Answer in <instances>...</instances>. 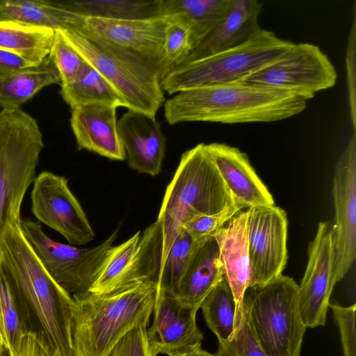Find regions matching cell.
Returning <instances> with one entry per match:
<instances>
[{"mask_svg": "<svg viewBox=\"0 0 356 356\" xmlns=\"http://www.w3.org/2000/svg\"><path fill=\"white\" fill-rule=\"evenodd\" d=\"M0 267L16 298L26 334L38 337L52 356H73L72 297L42 267L19 224L8 229Z\"/></svg>", "mask_w": 356, "mask_h": 356, "instance_id": "obj_1", "label": "cell"}, {"mask_svg": "<svg viewBox=\"0 0 356 356\" xmlns=\"http://www.w3.org/2000/svg\"><path fill=\"white\" fill-rule=\"evenodd\" d=\"M307 101L286 91L243 81L188 89L164 102L170 125L184 122H272L302 113Z\"/></svg>", "mask_w": 356, "mask_h": 356, "instance_id": "obj_2", "label": "cell"}, {"mask_svg": "<svg viewBox=\"0 0 356 356\" xmlns=\"http://www.w3.org/2000/svg\"><path fill=\"white\" fill-rule=\"evenodd\" d=\"M158 284L141 283L113 293L72 296L73 356H108L115 344L154 312Z\"/></svg>", "mask_w": 356, "mask_h": 356, "instance_id": "obj_3", "label": "cell"}, {"mask_svg": "<svg viewBox=\"0 0 356 356\" xmlns=\"http://www.w3.org/2000/svg\"><path fill=\"white\" fill-rule=\"evenodd\" d=\"M234 202L205 144L184 152L167 186L156 220L163 234L161 270L175 239L188 222L218 213Z\"/></svg>", "mask_w": 356, "mask_h": 356, "instance_id": "obj_4", "label": "cell"}, {"mask_svg": "<svg viewBox=\"0 0 356 356\" xmlns=\"http://www.w3.org/2000/svg\"><path fill=\"white\" fill-rule=\"evenodd\" d=\"M83 60L117 90L128 110L156 115L165 102L157 59L77 29L58 30Z\"/></svg>", "mask_w": 356, "mask_h": 356, "instance_id": "obj_5", "label": "cell"}, {"mask_svg": "<svg viewBox=\"0 0 356 356\" xmlns=\"http://www.w3.org/2000/svg\"><path fill=\"white\" fill-rule=\"evenodd\" d=\"M44 147L36 120L20 108L0 112V255L8 229L19 224L24 195Z\"/></svg>", "mask_w": 356, "mask_h": 356, "instance_id": "obj_6", "label": "cell"}, {"mask_svg": "<svg viewBox=\"0 0 356 356\" xmlns=\"http://www.w3.org/2000/svg\"><path fill=\"white\" fill-rule=\"evenodd\" d=\"M293 44L262 29L239 46L177 67L161 80V86L172 95L241 81L281 57Z\"/></svg>", "mask_w": 356, "mask_h": 356, "instance_id": "obj_7", "label": "cell"}, {"mask_svg": "<svg viewBox=\"0 0 356 356\" xmlns=\"http://www.w3.org/2000/svg\"><path fill=\"white\" fill-rule=\"evenodd\" d=\"M247 304L253 331L268 356H300L307 327L299 307L298 284L281 275L248 287Z\"/></svg>", "mask_w": 356, "mask_h": 356, "instance_id": "obj_8", "label": "cell"}, {"mask_svg": "<svg viewBox=\"0 0 356 356\" xmlns=\"http://www.w3.org/2000/svg\"><path fill=\"white\" fill-rule=\"evenodd\" d=\"M19 226L42 267L71 296L88 291L118 234L117 228L97 246L81 248L51 239L30 218H21Z\"/></svg>", "mask_w": 356, "mask_h": 356, "instance_id": "obj_9", "label": "cell"}, {"mask_svg": "<svg viewBox=\"0 0 356 356\" xmlns=\"http://www.w3.org/2000/svg\"><path fill=\"white\" fill-rule=\"evenodd\" d=\"M337 70L328 56L314 44L293 45L281 57L243 81L291 93L306 101L335 86Z\"/></svg>", "mask_w": 356, "mask_h": 356, "instance_id": "obj_10", "label": "cell"}, {"mask_svg": "<svg viewBox=\"0 0 356 356\" xmlns=\"http://www.w3.org/2000/svg\"><path fill=\"white\" fill-rule=\"evenodd\" d=\"M246 210L250 287L282 275L288 259V218L286 211L275 204Z\"/></svg>", "mask_w": 356, "mask_h": 356, "instance_id": "obj_11", "label": "cell"}, {"mask_svg": "<svg viewBox=\"0 0 356 356\" xmlns=\"http://www.w3.org/2000/svg\"><path fill=\"white\" fill-rule=\"evenodd\" d=\"M31 211L38 221L60 233L72 245H85L95 237L68 180L63 176L43 171L35 178Z\"/></svg>", "mask_w": 356, "mask_h": 356, "instance_id": "obj_12", "label": "cell"}, {"mask_svg": "<svg viewBox=\"0 0 356 356\" xmlns=\"http://www.w3.org/2000/svg\"><path fill=\"white\" fill-rule=\"evenodd\" d=\"M334 264L332 226L321 222L309 243L307 265L298 285L299 307L307 328L325 325L330 296L337 284Z\"/></svg>", "mask_w": 356, "mask_h": 356, "instance_id": "obj_13", "label": "cell"}, {"mask_svg": "<svg viewBox=\"0 0 356 356\" xmlns=\"http://www.w3.org/2000/svg\"><path fill=\"white\" fill-rule=\"evenodd\" d=\"M334 207V274L340 282L356 257V134L353 133L335 167L332 182Z\"/></svg>", "mask_w": 356, "mask_h": 356, "instance_id": "obj_14", "label": "cell"}, {"mask_svg": "<svg viewBox=\"0 0 356 356\" xmlns=\"http://www.w3.org/2000/svg\"><path fill=\"white\" fill-rule=\"evenodd\" d=\"M197 312L179 302L174 293L158 289L154 319L147 330L152 355H170L201 346L204 335L196 324Z\"/></svg>", "mask_w": 356, "mask_h": 356, "instance_id": "obj_15", "label": "cell"}, {"mask_svg": "<svg viewBox=\"0 0 356 356\" xmlns=\"http://www.w3.org/2000/svg\"><path fill=\"white\" fill-rule=\"evenodd\" d=\"M171 15L139 19H110L79 15L77 29L142 56L158 59Z\"/></svg>", "mask_w": 356, "mask_h": 356, "instance_id": "obj_16", "label": "cell"}, {"mask_svg": "<svg viewBox=\"0 0 356 356\" xmlns=\"http://www.w3.org/2000/svg\"><path fill=\"white\" fill-rule=\"evenodd\" d=\"M205 149L236 202L244 209L275 204L245 153L219 143L205 144Z\"/></svg>", "mask_w": 356, "mask_h": 356, "instance_id": "obj_17", "label": "cell"}, {"mask_svg": "<svg viewBox=\"0 0 356 356\" xmlns=\"http://www.w3.org/2000/svg\"><path fill=\"white\" fill-rule=\"evenodd\" d=\"M129 166L140 173L157 175L165 150V137L154 116L128 110L118 122Z\"/></svg>", "mask_w": 356, "mask_h": 356, "instance_id": "obj_18", "label": "cell"}, {"mask_svg": "<svg viewBox=\"0 0 356 356\" xmlns=\"http://www.w3.org/2000/svg\"><path fill=\"white\" fill-rule=\"evenodd\" d=\"M116 109L114 106L102 104L71 108L70 124L79 150L93 152L111 160L126 159Z\"/></svg>", "mask_w": 356, "mask_h": 356, "instance_id": "obj_19", "label": "cell"}, {"mask_svg": "<svg viewBox=\"0 0 356 356\" xmlns=\"http://www.w3.org/2000/svg\"><path fill=\"white\" fill-rule=\"evenodd\" d=\"M262 3L257 0H232L223 19L191 52L183 64L236 47L254 37L262 30L259 24Z\"/></svg>", "mask_w": 356, "mask_h": 356, "instance_id": "obj_20", "label": "cell"}, {"mask_svg": "<svg viewBox=\"0 0 356 356\" xmlns=\"http://www.w3.org/2000/svg\"><path fill=\"white\" fill-rule=\"evenodd\" d=\"M247 210L238 211L213 236L219 248L222 269L236 302V309L243 304L250 277L248 252Z\"/></svg>", "mask_w": 356, "mask_h": 356, "instance_id": "obj_21", "label": "cell"}, {"mask_svg": "<svg viewBox=\"0 0 356 356\" xmlns=\"http://www.w3.org/2000/svg\"><path fill=\"white\" fill-rule=\"evenodd\" d=\"M224 277L215 238L197 241L175 295L182 305L198 310L206 296Z\"/></svg>", "mask_w": 356, "mask_h": 356, "instance_id": "obj_22", "label": "cell"}, {"mask_svg": "<svg viewBox=\"0 0 356 356\" xmlns=\"http://www.w3.org/2000/svg\"><path fill=\"white\" fill-rule=\"evenodd\" d=\"M162 248V228L160 222L156 220L140 235L134 257L107 294L123 291L141 283L153 282L158 284Z\"/></svg>", "mask_w": 356, "mask_h": 356, "instance_id": "obj_23", "label": "cell"}, {"mask_svg": "<svg viewBox=\"0 0 356 356\" xmlns=\"http://www.w3.org/2000/svg\"><path fill=\"white\" fill-rule=\"evenodd\" d=\"M79 17L63 1L0 0V20L57 31L74 29Z\"/></svg>", "mask_w": 356, "mask_h": 356, "instance_id": "obj_24", "label": "cell"}, {"mask_svg": "<svg viewBox=\"0 0 356 356\" xmlns=\"http://www.w3.org/2000/svg\"><path fill=\"white\" fill-rule=\"evenodd\" d=\"M61 85L58 71L48 55L38 65L26 67L0 77V107L19 108L43 88Z\"/></svg>", "mask_w": 356, "mask_h": 356, "instance_id": "obj_25", "label": "cell"}, {"mask_svg": "<svg viewBox=\"0 0 356 356\" xmlns=\"http://www.w3.org/2000/svg\"><path fill=\"white\" fill-rule=\"evenodd\" d=\"M231 3L232 0H161V16L180 15L190 25L196 47L223 19Z\"/></svg>", "mask_w": 356, "mask_h": 356, "instance_id": "obj_26", "label": "cell"}, {"mask_svg": "<svg viewBox=\"0 0 356 356\" xmlns=\"http://www.w3.org/2000/svg\"><path fill=\"white\" fill-rule=\"evenodd\" d=\"M55 31L0 20V49L16 54L33 65L49 54Z\"/></svg>", "mask_w": 356, "mask_h": 356, "instance_id": "obj_27", "label": "cell"}, {"mask_svg": "<svg viewBox=\"0 0 356 356\" xmlns=\"http://www.w3.org/2000/svg\"><path fill=\"white\" fill-rule=\"evenodd\" d=\"M60 94L71 108L96 104L126 108L117 90L86 61L76 78L69 84L61 86Z\"/></svg>", "mask_w": 356, "mask_h": 356, "instance_id": "obj_28", "label": "cell"}, {"mask_svg": "<svg viewBox=\"0 0 356 356\" xmlns=\"http://www.w3.org/2000/svg\"><path fill=\"white\" fill-rule=\"evenodd\" d=\"M75 13L110 19H139L161 16V0H79L63 1Z\"/></svg>", "mask_w": 356, "mask_h": 356, "instance_id": "obj_29", "label": "cell"}, {"mask_svg": "<svg viewBox=\"0 0 356 356\" xmlns=\"http://www.w3.org/2000/svg\"><path fill=\"white\" fill-rule=\"evenodd\" d=\"M208 327L218 341L232 336L236 321V302L232 289L224 277L206 296L200 305Z\"/></svg>", "mask_w": 356, "mask_h": 356, "instance_id": "obj_30", "label": "cell"}, {"mask_svg": "<svg viewBox=\"0 0 356 356\" xmlns=\"http://www.w3.org/2000/svg\"><path fill=\"white\" fill-rule=\"evenodd\" d=\"M157 65L160 81L184 63L195 49L190 25L179 15H171Z\"/></svg>", "mask_w": 356, "mask_h": 356, "instance_id": "obj_31", "label": "cell"}, {"mask_svg": "<svg viewBox=\"0 0 356 356\" xmlns=\"http://www.w3.org/2000/svg\"><path fill=\"white\" fill-rule=\"evenodd\" d=\"M24 334L16 298L0 267V344L9 350L10 356H16Z\"/></svg>", "mask_w": 356, "mask_h": 356, "instance_id": "obj_32", "label": "cell"}, {"mask_svg": "<svg viewBox=\"0 0 356 356\" xmlns=\"http://www.w3.org/2000/svg\"><path fill=\"white\" fill-rule=\"evenodd\" d=\"M138 232L124 243L111 247L106 252L99 273L88 292L107 294L118 277L127 268L134 257L140 238Z\"/></svg>", "mask_w": 356, "mask_h": 356, "instance_id": "obj_33", "label": "cell"}, {"mask_svg": "<svg viewBox=\"0 0 356 356\" xmlns=\"http://www.w3.org/2000/svg\"><path fill=\"white\" fill-rule=\"evenodd\" d=\"M214 356H268L253 331L248 307L243 300L242 306L236 309L232 336L227 341H218Z\"/></svg>", "mask_w": 356, "mask_h": 356, "instance_id": "obj_34", "label": "cell"}, {"mask_svg": "<svg viewBox=\"0 0 356 356\" xmlns=\"http://www.w3.org/2000/svg\"><path fill=\"white\" fill-rule=\"evenodd\" d=\"M196 243L185 229L177 235L161 270L158 289L175 293Z\"/></svg>", "mask_w": 356, "mask_h": 356, "instance_id": "obj_35", "label": "cell"}, {"mask_svg": "<svg viewBox=\"0 0 356 356\" xmlns=\"http://www.w3.org/2000/svg\"><path fill=\"white\" fill-rule=\"evenodd\" d=\"M58 71L61 86L71 83L81 70L85 60L65 40L59 31H55L49 54Z\"/></svg>", "mask_w": 356, "mask_h": 356, "instance_id": "obj_36", "label": "cell"}, {"mask_svg": "<svg viewBox=\"0 0 356 356\" xmlns=\"http://www.w3.org/2000/svg\"><path fill=\"white\" fill-rule=\"evenodd\" d=\"M243 209L244 208L241 205L234 202L218 213L201 216L195 218L188 222L184 229L195 241L213 237L219 229Z\"/></svg>", "mask_w": 356, "mask_h": 356, "instance_id": "obj_37", "label": "cell"}, {"mask_svg": "<svg viewBox=\"0 0 356 356\" xmlns=\"http://www.w3.org/2000/svg\"><path fill=\"white\" fill-rule=\"evenodd\" d=\"M150 316L133 327L113 347L108 356H153L147 330Z\"/></svg>", "mask_w": 356, "mask_h": 356, "instance_id": "obj_38", "label": "cell"}, {"mask_svg": "<svg viewBox=\"0 0 356 356\" xmlns=\"http://www.w3.org/2000/svg\"><path fill=\"white\" fill-rule=\"evenodd\" d=\"M329 307L339 330L343 356H356V305L345 307L330 302Z\"/></svg>", "mask_w": 356, "mask_h": 356, "instance_id": "obj_39", "label": "cell"}, {"mask_svg": "<svg viewBox=\"0 0 356 356\" xmlns=\"http://www.w3.org/2000/svg\"><path fill=\"white\" fill-rule=\"evenodd\" d=\"M354 19L349 34L346 56V65L347 72V86L348 93V102L350 108V120L354 129L356 126V102H355V35H356V17L354 10Z\"/></svg>", "mask_w": 356, "mask_h": 356, "instance_id": "obj_40", "label": "cell"}, {"mask_svg": "<svg viewBox=\"0 0 356 356\" xmlns=\"http://www.w3.org/2000/svg\"><path fill=\"white\" fill-rule=\"evenodd\" d=\"M34 66L20 56L0 49V77Z\"/></svg>", "mask_w": 356, "mask_h": 356, "instance_id": "obj_41", "label": "cell"}, {"mask_svg": "<svg viewBox=\"0 0 356 356\" xmlns=\"http://www.w3.org/2000/svg\"><path fill=\"white\" fill-rule=\"evenodd\" d=\"M16 356H52V355L38 337L32 334H26L22 337Z\"/></svg>", "mask_w": 356, "mask_h": 356, "instance_id": "obj_42", "label": "cell"}, {"mask_svg": "<svg viewBox=\"0 0 356 356\" xmlns=\"http://www.w3.org/2000/svg\"><path fill=\"white\" fill-rule=\"evenodd\" d=\"M169 356H214L203 349L201 346H197L185 350L174 353Z\"/></svg>", "mask_w": 356, "mask_h": 356, "instance_id": "obj_43", "label": "cell"}, {"mask_svg": "<svg viewBox=\"0 0 356 356\" xmlns=\"http://www.w3.org/2000/svg\"><path fill=\"white\" fill-rule=\"evenodd\" d=\"M0 356H10L9 350L1 344H0Z\"/></svg>", "mask_w": 356, "mask_h": 356, "instance_id": "obj_44", "label": "cell"}]
</instances>
